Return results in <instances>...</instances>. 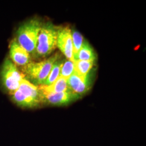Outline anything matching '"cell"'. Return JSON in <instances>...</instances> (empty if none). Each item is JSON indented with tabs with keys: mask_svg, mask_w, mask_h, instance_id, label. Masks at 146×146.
Wrapping results in <instances>:
<instances>
[{
	"mask_svg": "<svg viewBox=\"0 0 146 146\" xmlns=\"http://www.w3.org/2000/svg\"><path fill=\"white\" fill-rule=\"evenodd\" d=\"M11 96L12 101L21 108H34L42 104L41 95L38 86L25 78Z\"/></svg>",
	"mask_w": 146,
	"mask_h": 146,
	"instance_id": "6da1fadb",
	"label": "cell"
},
{
	"mask_svg": "<svg viewBox=\"0 0 146 146\" xmlns=\"http://www.w3.org/2000/svg\"><path fill=\"white\" fill-rule=\"evenodd\" d=\"M42 24L39 19L33 18L22 24L17 30L16 41L29 54L33 55L35 52Z\"/></svg>",
	"mask_w": 146,
	"mask_h": 146,
	"instance_id": "7a4b0ae2",
	"label": "cell"
},
{
	"mask_svg": "<svg viewBox=\"0 0 146 146\" xmlns=\"http://www.w3.org/2000/svg\"><path fill=\"white\" fill-rule=\"evenodd\" d=\"M58 59V55L55 54L46 60L38 62H31L22 67V73L25 78L37 86L43 85L50 72L52 66Z\"/></svg>",
	"mask_w": 146,
	"mask_h": 146,
	"instance_id": "3957f363",
	"label": "cell"
},
{
	"mask_svg": "<svg viewBox=\"0 0 146 146\" xmlns=\"http://www.w3.org/2000/svg\"><path fill=\"white\" fill-rule=\"evenodd\" d=\"M58 29L59 27L52 22L43 23L33 54L34 58H46L56 48Z\"/></svg>",
	"mask_w": 146,
	"mask_h": 146,
	"instance_id": "277c9868",
	"label": "cell"
},
{
	"mask_svg": "<svg viewBox=\"0 0 146 146\" xmlns=\"http://www.w3.org/2000/svg\"><path fill=\"white\" fill-rule=\"evenodd\" d=\"M25 78L23 73L10 58H7L3 63L0 71V80L5 90L12 94L19 87Z\"/></svg>",
	"mask_w": 146,
	"mask_h": 146,
	"instance_id": "5b68a950",
	"label": "cell"
},
{
	"mask_svg": "<svg viewBox=\"0 0 146 146\" xmlns=\"http://www.w3.org/2000/svg\"><path fill=\"white\" fill-rule=\"evenodd\" d=\"M93 73V71L91 70L85 76H80L75 73H74L67 79L69 90L81 97L87 93L92 86Z\"/></svg>",
	"mask_w": 146,
	"mask_h": 146,
	"instance_id": "8992f818",
	"label": "cell"
},
{
	"mask_svg": "<svg viewBox=\"0 0 146 146\" xmlns=\"http://www.w3.org/2000/svg\"><path fill=\"white\" fill-rule=\"evenodd\" d=\"M40 91L41 95L42 104L52 106H67L81 98L80 96L74 93L71 91L57 93H46L41 90Z\"/></svg>",
	"mask_w": 146,
	"mask_h": 146,
	"instance_id": "52a82bcc",
	"label": "cell"
},
{
	"mask_svg": "<svg viewBox=\"0 0 146 146\" xmlns=\"http://www.w3.org/2000/svg\"><path fill=\"white\" fill-rule=\"evenodd\" d=\"M57 47L68 60L74 62L72 31L68 27H59Z\"/></svg>",
	"mask_w": 146,
	"mask_h": 146,
	"instance_id": "ba28073f",
	"label": "cell"
},
{
	"mask_svg": "<svg viewBox=\"0 0 146 146\" xmlns=\"http://www.w3.org/2000/svg\"><path fill=\"white\" fill-rule=\"evenodd\" d=\"M9 57L16 66H25L31 62L30 54L21 47L15 38L11 40L9 45Z\"/></svg>",
	"mask_w": 146,
	"mask_h": 146,
	"instance_id": "9c48e42d",
	"label": "cell"
},
{
	"mask_svg": "<svg viewBox=\"0 0 146 146\" xmlns=\"http://www.w3.org/2000/svg\"><path fill=\"white\" fill-rule=\"evenodd\" d=\"M38 88L40 90L46 93H62L70 91L68 88L67 80L62 77L58 78L49 86L41 85L38 86Z\"/></svg>",
	"mask_w": 146,
	"mask_h": 146,
	"instance_id": "30bf717a",
	"label": "cell"
},
{
	"mask_svg": "<svg viewBox=\"0 0 146 146\" xmlns=\"http://www.w3.org/2000/svg\"><path fill=\"white\" fill-rule=\"evenodd\" d=\"M96 58L94 49L87 41H84L78 52L74 56V61H87L95 62Z\"/></svg>",
	"mask_w": 146,
	"mask_h": 146,
	"instance_id": "8fae6325",
	"label": "cell"
},
{
	"mask_svg": "<svg viewBox=\"0 0 146 146\" xmlns=\"http://www.w3.org/2000/svg\"><path fill=\"white\" fill-rule=\"evenodd\" d=\"M94 62L87 61H75V73L80 76H85L92 69Z\"/></svg>",
	"mask_w": 146,
	"mask_h": 146,
	"instance_id": "7c38bea8",
	"label": "cell"
},
{
	"mask_svg": "<svg viewBox=\"0 0 146 146\" xmlns=\"http://www.w3.org/2000/svg\"><path fill=\"white\" fill-rule=\"evenodd\" d=\"M62 64L63 61L59 60V58L55 62L52 66L50 72L43 85L49 86L53 84L59 78L61 68Z\"/></svg>",
	"mask_w": 146,
	"mask_h": 146,
	"instance_id": "4fadbf2b",
	"label": "cell"
},
{
	"mask_svg": "<svg viewBox=\"0 0 146 146\" xmlns=\"http://www.w3.org/2000/svg\"><path fill=\"white\" fill-rule=\"evenodd\" d=\"M74 73H75L74 62L67 60L63 63L59 77H62L67 80Z\"/></svg>",
	"mask_w": 146,
	"mask_h": 146,
	"instance_id": "5bb4252c",
	"label": "cell"
},
{
	"mask_svg": "<svg viewBox=\"0 0 146 146\" xmlns=\"http://www.w3.org/2000/svg\"><path fill=\"white\" fill-rule=\"evenodd\" d=\"M73 41V54L75 55L80 50L84 42V37L78 31L73 30L72 31Z\"/></svg>",
	"mask_w": 146,
	"mask_h": 146,
	"instance_id": "9a60e30c",
	"label": "cell"
}]
</instances>
